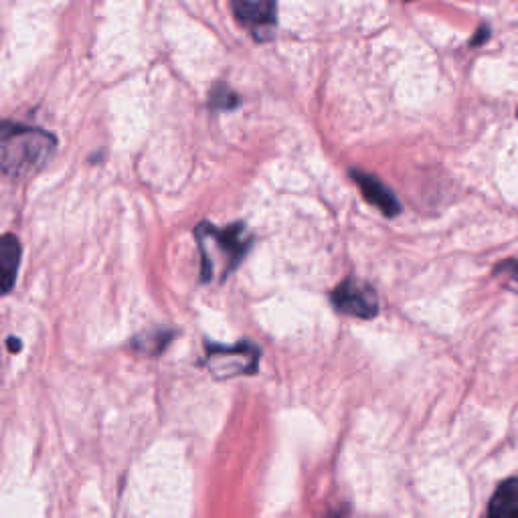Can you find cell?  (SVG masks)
Masks as SVG:
<instances>
[{
    "label": "cell",
    "mask_w": 518,
    "mask_h": 518,
    "mask_svg": "<svg viewBox=\"0 0 518 518\" xmlns=\"http://www.w3.org/2000/svg\"><path fill=\"white\" fill-rule=\"evenodd\" d=\"M490 516H516L518 514V478L504 480L488 506Z\"/></svg>",
    "instance_id": "cell-8"
},
{
    "label": "cell",
    "mask_w": 518,
    "mask_h": 518,
    "mask_svg": "<svg viewBox=\"0 0 518 518\" xmlns=\"http://www.w3.org/2000/svg\"><path fill=\"white\" fill-rule=\"evenodd\" d=\"M330 300L340 314L355 316V318H361V320H371L379 314L377 292L361 280L340 282L332 290Z\"/></svg>",
    "instance_id": "cell-4"
},
{
    "label": "cell",
    "mask_w": 518,
    "mask_h": 518,
    "mask_svg": "<svg viewBox=\"0 0 518 518\" xmlns=\"http://www.w3.org/2000/svg\"><path fill=\"white\" fill-rule=\"evenodd\" d=\"M353 179L361 187L367 201L373 203L381 213H385L387 217H395L401 213V203L397 201L395 193L379 177L369 175V172L363 170H353Z\"/></svg>",
    "instance_id": "cell-6"
},
{
    "label": "cell",
    "mask_w": 518,
    "mask_h": 518,
    "mask_svg": "<svg viewBox=\"0 0 518 518\" xmlns=\"http://www.w3.org/2000/svg\"><path fill=\"white\" fill-rule=\"evenodd\" d=\"M259 353L251 344L243 342L237 347H219L209 344L205 365L217 379H233L239 375H251L257 369Z\"/></svg>",
    "instance_id": "cell-3"
},
{
    "label": "cell",
    "mask_w": 518,
    "mask_h": 518,
    "mask_svg": "<svg viewBox=\"0 0 518 518\" xmlns=\"http://www.w3.org/2000/svg\"><path fill=\"white\" fill-rule=\"evenodd\" d=\"M496 276H504L508 280V286L518 294V262L516 259H506L496 270Z\"/></svg>",
    "instance_id": "cell-9"
},
{
    "label": "cell",
    "mask_w": 518,
    "mask_h": 518,
    "mask_svg": "<svg viewBox=\"0 0 518 518\" xmlns=\"http://www.w3.org/2000/svg\"><path fill=\"white\" fill-rule=\"evenodd\" d=\"M21 241L19 237L7 233L0 241V288H3V294H9L17 282V274H19V266H21Z\"/></svg>",
    "instance_id": "cell-7"
},
{
    "label": "cell",
    "mask_w": 518,
    "mask_h": 518,
    "mask_svg": "<svg viewBox=\"0 0 518 518\" xmlns=\"http://www.w3.org/2000/svg\"><path fill=\"white\" fill-rule=\"evenodd\" d=\"M211 102L215 108H235L237 106V96L229 88H217L211 96Z\"/></svg>",
    "instance_id": "cell-10"
},
{
    "label": "cell",
    "mask_w": 518,
    "mask_h": 518,
    "mask_svg": "<svg viewBox=\"0 0 518 518\" xmlns=\"http://www.w3.org/2000/svg\"><path fill=\"white\" fill-rule=\"evenodd\" d=\"M237 21L249 27L257 39L264 31H272L278 21L276 0H231Z\"/></svg>",
    "instance_id": "cell-5"
},
{
    "label": "cell",
    "mask_w": 518,
    "mask_h": 518,
    "mask_svg": "<svg viewBox=\"0 0 518 518\" xmlns=\"http://www.w3.org/2000/svg\"><path fill=\"white\" fill-rule=\"evenodd\" d=\"M55 146V138L41 128L5 122L3 138H0L3 172L15 181L35 177L53 156Z\"/></svg>",
    "instance_id": "cell-1"
},
{
    "label": "cell",
    "mask_w": 518,
    "mask_h": 518,
    "mask_svg": "<svg viewBox=\"0 0 518 518\" xmlns=\"http://www.w3.org/2000/svg\"><path fill=\"white\" fill-rule=\"evenodd\" d=\"M488 33H490V31H488V29H486V27H484V29H482V33H480V35H476V37H474V41H472V45H480V43H484V39H486V37H488Z\"/></svg>",
    "instance_id": "cell-11"
},
{
    "label": "cell",
    "mask_w": 518,
    "mask_h": 518,
    "mask_svg": "<svg viewBox=\"0 0 518 518\" xmlns=\"http://www.w3.org/2000/svg\"><path fill=\"white\" fill-rule=\"evenodd\" d=\"M195 235L203 257V282H211L217 276L227 278L243 262L251 245V235L241 223L225 229L203 223L197 227Z\"/></svg>",
    "instance_id": "cell-2"
}]
</instances>
